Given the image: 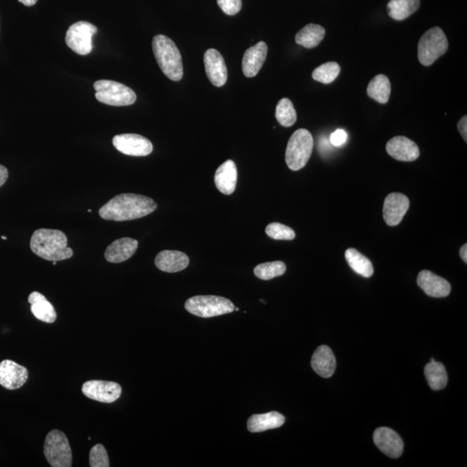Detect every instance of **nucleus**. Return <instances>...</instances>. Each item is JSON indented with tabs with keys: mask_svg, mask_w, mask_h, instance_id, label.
<instances>
[{
	"mask_svg": "<svg viewBox=\"0 0 467 467\" xmlns=\"http://www.w3.org/2000/svg\"><path fill=\"white\" fill-rule=\"evenodd\" d=\"M152 198L134 193L117 195L100 208L99 216L104 220L124 221L149 216L157 209Z\"/></svg>",
	"mask_w": 467,
	"mask_h": 467,
	"instance_id": "obj_1",
	"label": "nucleus"
},
{
	"mask_svg": "<svg viewBox=\"0 0 467 467\" xmlns=\"http://www.w3.org/2000/svg\"><path fill=\"white\" fill-rule=\"evenodd\" d=\"M30 245L33 253L46 261H65L74 254L66 235L58 230L39 228L33 233Z\"/></svg>",
	"mask_w": 467,
	"mask_h": 467,
	"instance_id": "obj_2",
	"label": "nucleus"
},
{
	"mask_svg": "<svg viewBox=\"0 0 467 467\" xmlns=\"http://www.w3.org/2000/svg\"><path fill=\"white\" fill-rule=\"evenodd\" d=\"M153 49L158 65L164 75L175 82L182 79V56L173 40L164 35L155 36L153 40Z\"/></svg>",
	"mask_w": 467,
	"mask_h": 467,
	"instance_id": "obj_3",
	"label": "nucleus"
},
{
	"mask_svg": "<svg viewBox=\"0 0 467 467\" xmlns=\"http://www.w3.org/2000/svg\"><path fill=\"white\" fill-rule=\"evenodd\" d=\"M314 149V138L307 129H298L288 141L285 162L289 169L300 171L310 160Z\"/></svg>",
	"mask_w": 467,
	"mask_h": 467,
	"instance_id": "obj_4",
	"label": "nucleus"
},
{
	"mask_svg": "<svg viewBox=\"0 0 467 467\" xmlns=\"http://www.w3.org/2000/svg\"><path fill=\"white\" fill-rule=\"evenodd\" d=\"M187 312L200 318H213L231 314L235 305L226 298L214 295H198L187 300L184 304Z\"/></svg>",
	"mask_w": 467,
	"mask_h": 467,
	"instance_id": "obj_5",
	"label": "nucleus"
},
{
	"mask_svg": "<svg viewBox=\"0 0 467 467\" xmlns=\"http://www.w3.org/2000/svg\"><path fill=\"white\" fill-rule=\"evenodd\" d=\"M96 98L100 103L113 107L132 105L137 96L132 89L110 80H100L94 84Z\"/></svg>",
	"mask_w": 467,
	"mask_h": 467,
	"instance_id": "obj_6",
	"label": "nucleus"
},
{
	"mask_svg": "<svg viewBox=\"0 0 467 467\" xmlns=\"http://www.w3.org/2000/svg\"><path fill=\"white\" fill-rule=\"evenodd\" d=\"M448 41L444 32L439 27L428 30L420 39L418 59L424 66L432 65L439 57L448 52Z\"/></svg>",
	"mask_w": 467,
	"mask_h": 467,
	"instance_id": "obj_7",
	"label": "nucleus"
},
{
	"mask_svg": "<svg viewBox=\"0 0 467 467\" xmlns=\"http://www.w3.org/2000/svg\"><path fill=\"white\" fill-rule=\"evenodd\" d=\"M47 461L52 467H70L72 466V451L65 433L54 429L46 436L43 446Z\"/></svg>",
	"mask_w": 467,
	"mask_h": 467,
	"instance_id": "obj_8",
	"label": "nucleus"
},
{
	"mask_svg": "<svg viewBox=\"0 0 467 467\" xmlns=\"http://www.w3.org/2000/svg\"><path fill=\"white\" fill-rule=\"evenodd\" d=\"M97 28L91 23L79 21L73 23L66 33L65 42L74 52L80 56L89 55L93 50V36Z\"/></svg>",
	"mask_w": 467,
	"mask_h": 467,
	"instance_id": "obj_9",
	"label": "nucleus"
},
{
	"mask_svg": "<svg viewBox=\"0 0 467 467\" xmlns=\"http://www.w3.org/2000/svg\"><path fill=\"white\" fill-rule=\"evenodd\" d=\"M113 144L119 152L133 157L149 155L153 150L152 142L140 134H119L113 137Z\"/></svg>",
	"mask_w": 467,
	"mask_h": 467,
	"instance_id": "obj_10",
	"label": "nucleus"
},
{
	"mask_svg": "<svg viewBox=\"0 0 467 467\" xmlns=\"http://www.w3.org/2000/svg\"><path fill=\"white\" fill-rule=\"evenodd\" d=\"M82 392L86 398L103 403H112L120 398L122 386L117 382L102 380L87 381Z\"/></svg>",
	"mask_w": 467,
	"mask_h": 467,
	"instance_id": "obj_11",
	"label": "nucleus"
},
{
	"mask_svg": "<svg viewBox=\"0 0 467 467\" xmlns=\"http://www.w3.org/2000/svg\"><path fill=\"white\" fill-rule=\"evenodd\" d=\"M373 441L376 446L384 455L391 459H398L403 453V442L398 433L389 428H379L376 429L373 435Z\"/></svg>",
	"mask_w": 467,
	"mask_h": 467,
	"instance_id": "obj_12",
	"label": "nucleus"
},
{
	"mask_svg": "<svg viewBox=\"0 0 467 467\" xmlns=\"http://www.w3.org/2000/svg\"><path fill=\"white\" fill-rule=\"evenodd\" d=\"M28 369L12 360L0 362V385L14 391L22 387L28 379Z\"/></svg>",
	"mask_w": 467,
	"mask_h": 467,
	"instance_id": "obj_13",
	"label": "nucleus"
},
{
	"mask_svg": "<svg viewBox=\"0 0 467 467\" xmlns=\"http://www.w3.org/2000/svg\"><path fill=\"white\" fill-rule=\"evenodd\" d=\"M409 209L408 197L402 193H391L385 198L384 204V218L389 226H398L403 219V217Z\"/></svg>",
	"mask_w": 467,
	"mask_h": 467,
	"instance_id": "obj_14",
	"label": "nucleus"
},
{
	"mask_svg": "<svg viewBox=\"0 0 467 467\" xmlns=\"http://www.w3.org/2000/svg\"><path fill=\"white\" fill-rule=\"evenodd\" d=\"M204 66L208 78L216 87L224 86L228 79V69L223 56L217 50H208L204 54Z\"/></svg>",
	"mask_w": 467,
	"mask_h": 467,
	"instance_id": "obj_15",
	"label": "nucleus"
},
{
	"mask_svg": "<svg viewBox=\"0 0 467 467\" xmlns=\"http://www.w3.org/2000/svg\"><path fill=\"white\" fill-rule=\"evenodd\" d=\"M386 151L395 160L405 161V162L415 161L420 156V149L417 144L404 136L393 138L386 144Z\"/></svg>",
	"mask_w": 467,
	"mask_h": 467,
	"instance_id": "obj_16",
	"label": "nucleus"
},
{
	"mask_svg": "<svg viewBox=\"0 0 467 467\" xmlns=\"http://www.w3.org/2000/svg\"><path fill=\"white\" fill-rule=\"evenodd\" d=\"M417 284L430 297L444 298L451 293V285L449 282L428 270L420 272Z\"/></svg>",
	"mask_w": 467,
	"mask_h": 467,
	"instance_id": "obj_17",
	"label": "nucleus"
},
{
	"mask_svg": "<svg viewBox=\"0 0 467 467\" xmlns=\"http://www.w3.org/2000/svg\"><path fill=\"white\" fill-rule=\"evenodd\" d=\"M268 55V45L265 42H259L250 47L244 53L243 72L245 76L254 77L263 66Z\"/></svg>",
	"mask_w": 467,
	"mask_h": 467,
	"instance_id": "obj_18",
	"label": "nucleus"
},
{
	"mask_svg": "<svg viewBox=\"0 0 467 467\" xmlns=\"http://www.w3.org/2000/svg\"><path fill=\"white\" fill-rule=\"evenodd\" d=\"M189 257L183 252L164 250L157 254L155 265L160 270L166 273H177L189 266Z\"/></svg>",
	"mask_w": 467,
	"mask_h": 467,
	"instance_id": "obj_19",
	"label": "nucleus"
},
{
	"mask_svg": "<svg viewBox=\"0 0 467 467\" xmlns=\"http://www.w3.org/2000/svg\"><path fill=\"white\" fill-rule=\"evenodd\" d=\"M138 245H139L138 241L132 238H120L113 241L107 248L104 255L106 260L111 263H120L133 257L137 250Z\"/></svg>",
	"mask_w": 467,
	"mask_h": 467,
	"instance_id": "obj_20",
	"label": "nucleus"
},
{
	"mask_svg": "<svg viewBox=\"0 0 467 467\" xmlns=\"http://www.w3.org/2000/svg\"><path fill=\"white\" fill-rule=\"evenodd\" d=\"M311 365L318 376L329 378L334 374L337 362L332 349L327 345H321L312 355Z\"/></svg>",
	"mask_w": 467,
	"mask_h": 467,
	"instance_id": "obj_21",
	"label": "nucleus"
},
{
	"mask_svg": "<svg viewBox=\"0 0 467 467\" xmlns=\"http://www.w3.org/2000/svg\"><path fill=\"white\" fill-rule=\"evenodd\" d=\"M237 168L233 160H227L215 174V184L218 191L224 195H231L236 191Z\"/></svg>",
	"mask_w": 467,
	"mask_h": 467,
	"instance_id": "obj_22",
	"label": "nucleus"
},
{
	"mask_svg": "<svg viewBox=\"0 0 467 467\" xmlns=\"http://www.w3.org/2000/svg\"><path fill=\"white\" fill-rule=\"evenodd\" d=\"M285 423L284 415L276 411L266 414L253 415L248 420L247 428L251 433H261L267 430L281 428Z\"/></svg>",
	"mask_w": 467,
	"mask_h": 467,
	"instance_id": "obj_23",
	"label": "nucleus"
},
{
	"mask_svg": "<svg viewBox=\"0 0 467 467\" xmlns=\"http://www.w3.org/2000/svg\"><path fill=\"white\" fill-rule=\"evenodd\" d=\"M29 303L31 304V311L39 321L47 324H52L56 321V312L55 308L50 302L47 300L45 295L33 292L28 298Z\"/></svg>",
	"mask_w": 467,
	"mask_h": 467,
	"instance_id": "obj_24",
	"label": "nucleus"
},
{
	"mask_svg": "<svg viewBox=\"0 0 467 467\" xmlns=\"http://www.w3.org/2000/svg\"><path fill=\"white\" fill-rule=\"evenodd\" d=\"M325 36V30L321 25L309 23L297 33L295 42L307 49L317 47Z\"/></svg>",
	"mask_w": 467,
	"mask_h": 467,
	"instance_id": "obj_25",
	"label": "nucleus"
},
{
	"mask_svg": "<svg viewBox=\"0 0 467 467\" xmlns=\"http://www.w3.org/2000/svg\"><path fill=\"white\" fill-rule=\"evenodd\" d=\"M345 259L347 261L349 266L351 270L356 272L362 277L369 278L374 274V268L371 261L360 252H358L355 248H348L345 251Z\"/></svg>",
	"mask_w": 467,
	"mask_h": 467,
	"instance_id": "obj_26",
	"label": "nucleus"
},
{
	"mask_svg": "<svg viewBox=\"0 0 467 467\" xmlns=\"http://www.w3.org/2000/svg\"><path fill=\"white\" fill-rule=\"evenodd\" d=\"M391 82H389L388 77L384 75L375 76L369 83L368 96L379 103H387L389 96H391Z\"/></svg>",
	"mask_w": 467,
	"mask_h": 467,
	"instance_id": "obj_27",
	"label": "nucleus"
},
{
	"mask_svg": "<svg viewBox=\"0 0 467 467\" xmlns=\"http://www.w3.org/2000/svg\"><path fill=\"white\" fill-rule=\"evenodd\" d=\"M425 376L430 388L433 391H441L448 384V373L442 362H430L426 365Z\"/></svg>",
	"mask_w": 467,
	"mask_h": 467,
	"instance_id": "obj_28",
	"label": "nucleus"
},
{
	"mask_svg": "<svg viewBox=\"0 0 467 467\" xmlns=\"http://www.w3.org/2000/svg\"><path fill=\"white\" fill-rule=\"evenodd\" d=\"M421 5L420 0H391L387 8L391 18L402 21L417 11Z\"/></svg>",
	"mask_w": 467,
	"mask_h": 467,
	"instance_id": "obj_29",
	"label": "nucleus"
},
{
	"mask_svg": "<svg viewBox=\"0 0 467 467\" xmlns=\"http://www.w3.org/2000/svg\"><path fill=\"white\" fill-rule=\"evenodd\" d=\"M285 270H287V267L284 262L276 261L258 265L254 268V274L261 280L268 281L281 276L285 273Z\"/></svg>",
	"mask_w": 467,
	"mask_h": 467,
	"instance_id": "obj_30",
	"label": "nucleus"
},
{
	"mask_svg": "<svg viewBox=\"0 0 467 467\" xmlns=\"http://www.w3.org/2000/svg\"><path fill=\"white\" fill-rule=\"evenodd\" d=\"M275 116L281 126L289 127L294 125L297 120L296 111L290 100L283 98L279 102Z\"/></svg>",
	"mask_w": 467,
	"mask_h": 467,
	"instance_id": "obj_31",
	"label": "nucleus"
},
{
	"mask_svg": "<svg viewBox=\"0 0 467 467\" xmlns=\"http://www.w3.org/2000/svg\"><path fill=\"white\" fill-rule=\"evenodd\" d=\"M340 66L335 62H329L318 66L312 72V78L317 82L329 84L334 82L340 73Z\"/></svg>",
	"mask_w": 467,
	"mask_h": 467,
	"instance_id": "obj_32",
	"label": "nucleus"
},
{
	"mask_svg": "<svg viewBox=\"0 0 467 467\" xmlns=\"http://www.w3.org/2000/svg\"><path fill=\"white\" fill-rule=\"evenodd\" d=\"M266 234L274 240H294L296 234L293 228L279 223H272L266 228Z\"/></svg>",
	"mask_w": 467,
	"mask_h": 467,
	"instance_id": "obj_33",
	"label": "nucleus"
},
{
	"mask_svg": "<svg viewBox=\"0 0 467 467\" xmlns=\"http://www.w3.org/2000/svg\"><path fill=\"white\" fill-rule=\"evenodd\" d=\"M89 465L91 467H109V459L105 448L102 444L94 446L90 450Z\"/></svg>",
	"mask_w": 467,
	"mask_h": 467,
	"instance_id": "obj_34",
	"label": "nucleus"
},
{
	"mask_svg": "<svg viewBox=\"0 0 467 467\" xmlns=\"http://www.w3.org/2000/svg\"><path fill=\"white\" fill-rule=\"evenodd\" d=\"M217 5L225 14L234 16L241 9V0H217Z\"/></svg>",
	"mask_w": 467,
	"mask_h": 467,
	"instance_id": "obj_35",
	"label": "nucleus"
},
{
	"mask_svg": "<svg viewBox=\"0 0 467 467\" xmlns=\"http://www.w3.org/2000/svg\"><path fill=\"white\" fill-rule=\"evenodd\" d=\"M347 133H346L345 130L338 129L332 134L330 140L332 146L339 147L345 144L346 141H347Z\"/></svg>",
	"mask_w": 467,
	"mask_h": 467,
	"instance_id": "obj_36",
	"label": "nucleus"
},
{
	"mask_svg": "<svg viewBox=\"0 0 467 467\" xmlns=\"http://www.w3.org/2000/svg\"><path fill=\"white\" fill-rule=\"evenodd\" d=\"M458 129L460 134H461L464 140L467 141V117L464 116L461 120H459L458 124Z\"/></svg>",
	"mask_w": 467,
	"mask_h": 467,
	"instance_id": "obj_37",
	"label": "nucleus"
},
{
	"mask_svg": "<svg viewBox=\"0 0 467 467\" xmlns=\"http://www.w3.org/2000/svg\"><path fill=\"white\" fill-rule=\"evenodd\" d=\"M8 168L0 164V187L8 181Z\"/></svg>",
	"mask_w": 467,
	"mask_h": 467,
	"instance_id": "obj_38",
	"label": "nucleus"
},
{
	"mask_svg": "<svg viewBox=\"0 0 467 467\" xmlns=\"http://www.w3.org/2000/svg\"><path fill=\"white\" fill-rule=\"evenodd\" d=\"M459 254L460 257H461L462 260L465 263H467V245L464 244L461 248H460L459 251Z\"/></svg>",
	"mask_w": 467,
	"mask_h": 467,
	"instance_id": "obj_39",
	"label": "nucleus"
},
{
	"mask_svg": "<svg viewBox=\"0 0 467 467\" xmlns=\"http://www.w3.org/2000/svg\"><path fill=\"white\" fill-rule=\"evenodd\" d=\"M19 1L26 6H33L36 4L39 0H19Z\"/></svg>",
	"mask_w": 467,
	"mask_h": 467,
	"instance_id": "obj_40",
	"label": "nucleus"
},
{
	"mask_svg": "<svg viewBox=\"0 0 467 467\" xmlns=\"http://www.w3.org/2000/svg\"><path fill=\"white\" fill-rule=\"evenodd\" d=\"M1 238H2L3 240H6V239H8V238H6V237H4V236H2Z\"/></svg>",
	"mask_w": 467,
	"mask_h": 467,
	"instance_id": "obj_41",
	"label": "nucleus"
},
{
	"mask_svg": "<svg viewBox=\"0 0 467 467\" xmlns=\"http://www.w3.org/2000/svg\"><path fill=\"white\" fill-rule=\"evenodd\" d=\"M235 311H237H237H239V308H238V307H235Z\"/></svg>",
	"mask_w": 467,
	"mask_h": 467,
	"instance_id": "obj_42",
	"label": "nucleus"
},
{
	"mask_svg": "<svg viewBox=\"0 0 467 467\" xmlns=\"http://www.w3.org/2000/svg\"><path fill=\"white\" fill-rule=\"evenodd\" d=\"M53 265H54V266H56V261H53Z\"/></svg>",
	"mask_w": 467,
	"mask_h": 467,
	"instance_id": "obj_43",
	"label": "nucleus"
}]
</instances>
